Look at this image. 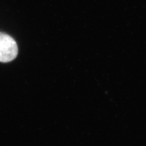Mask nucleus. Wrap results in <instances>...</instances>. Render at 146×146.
<instances>
[{"mask_svg": "<svg viewBox=\"0 0 146 146\" xmlns=\"http://www.w3.org/2000/svg\"><path fill=\"white\" fill-rule=\"evenodd\" d=\"M17 54L18 47L14 39L5 33L0 31V62H11Z\"/></svg>", "mask_w": 146, "mask_h": 146, "instance_id": "f257e3e1", "label": "nucleus"}]
</instances>
